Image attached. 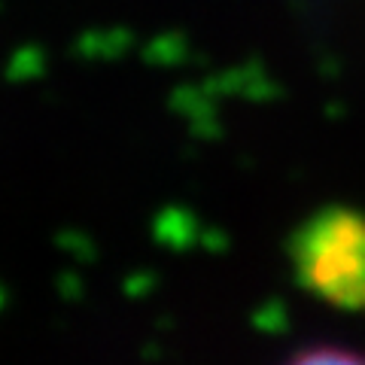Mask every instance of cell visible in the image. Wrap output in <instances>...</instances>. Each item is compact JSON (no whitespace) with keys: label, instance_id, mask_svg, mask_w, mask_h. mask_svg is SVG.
I'll return each mask as SVG.
<instances>
[{"label":"cell","instance_id":"6da1fadb","mask_svg":"<svg viewBox=\"0 0 365 365\" xmlns=\"http://www.w3.org/2000/svg\"><path fill=\"white\" fill-rule=\"evenodd\" d=\"M295 283L338 311H365V210L326 204L289 237Z\"/></svg>","mask_w":365,"mask_h":365}]
</instances>
